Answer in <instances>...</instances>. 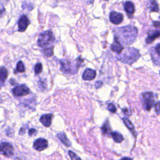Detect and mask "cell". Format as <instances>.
<instances>
[{"mask_svg": "<svg viewBox=\"0 0 160 160\" xmlns=\"http://www.w3.org/2000/svg\"><path fill=\"white\" fill-rule=\"evenodd\" d=\"M16 70L19 72H23L25 71L24 64L22 61H19L16 66Z\"/></svg>", "mask_w": 160, "mask_h": 160, "instance_id": "22", "label": "cell"}, {"mask_svg": "<svg viewBox=\"0 0 160 160\" xmlns=\"http://www.w3.org/2000/svg\"><path fill=\"white\" fill-rule=\"evenodd\" d=\"M52 114H44L40 118V122L44 125L45 127H49L51 124V119L52 118Z\"/></svg>", "mask_w": 160, "mask_h": 160, "instance_id": "14", "label": "cell"}, {"mask_svg": "<svg viewBox=\"0 0 160 160\" xmlns=\"http://www.w3.org/2000/svg\"><path fill=\"white\" fill-rule=\"evenodd\" d=\"M160 36L159 30H150L148 32V37L146 39V42L148 44L152 43L156 38Z\"/></svg>", "mask_w": 160, "mask_h": 160, "instance_id": "10", "label": "cell"}, {"mask_svg": "<svg viewBox=\"0 0 160 160\" xmlns=\"http://www.w3.org/2000/svg\"><path fill=\"white\" fill-rule=\"evenodd\" d=\"M105 1H108V0H105Z\"/></svg>", "mask_w": 160, "mask_h": 160, "instance_id": "32", "label": "cell"}, {"mask_svg": "<svg viewBox=\"0 0 160 160\" xmlns=\"http://www.w3.org/2000/svg\"><path fill=\"white\" fill-rule=\"evenodd\" d=\"M155 109L158 113L160 112V102H158L156 104H155Z\"/></svg>", "mask_w": 160, "mask_h": 160, "instance_id": "26", "label": "cell"}, {"mask_svg": "<svg viewBox=\"0 0 160 160\" xmlns=\"http://www.w3.org/2000/svg\"><path fill=\"white\" fill-rule=\"evenodd\" d=\"M139 56V53L137 49L132 48H128L124 50L119 59L124 63L132 64L137 61Z\"/></svg>", "mask_w": 160, "mask_h": 160, "instance_id": "2", "label": "cell"}, {"mask_svg": "<svg viewBox=\"0 0 160 160\" xmlns=\"http://www.w3.org/2000/svg\"><path fill=\"white\" fill-rule=\"evenodd\" d=\"M34 132H36V130H35L34 129H29V134L30 136H31V135H32L33 134H34Z\"/></svg>", "mask_w": 160, "mask_h": 160, "instance_id": "30", "label": "cell"}, {"mask_svg": "<svg viewBox=\"0 0 160 160\" xmlns=\"http://www.w3.org/2000/svg\"><path fill=\"white\" fill-rule=\"evenodd\" d=\"M152 24L155 28H160V22L159 21H153Z\"/></svg>", "mask_w": 160, "mask_h": 160, "instance_id": "28", "label": "cell"}, {"mask_svg": "<svg viewBox=\"0 0 160 160\" xmlns=\"http://www.w3.org/2000/svg\"><path fill=\"white\" fill-rule=\"evenodd\" d=\"M8 75V70L4 67H1L0 68V81L4 82L7 78Z\"/></svg>", "mask_w": 160, "mask_h": 160, "instance_id": "19", "label": "cell"}, {"mask_svg": "<svg viewBox=\"0 0 160 160\" xmlns=\"http://www.w3.org/2000/svg\"><path fill=\"white\" fill-rule=\"evenodd\" d=\"M48 146V141L44 138H39L36 139L33 144V148L38 151H41L46 149Z\"/></svg>", "mask_w": 160, "mask_h": 160, "instance_id": "7", "label": "cell"}, {"mask_svg": "<svg viewBox=\"0 0 160 160\" xmlns=\"http://www.w3.org/2000/svg\"><path fill=\"white\" fill-rule=\"evenodd\" d=\"M68 154L70 156L71 160H81V158L75 152H72V151H69Z\"/></svg>", "mask_w": 160, "mask_h": 160, "instance_id": "23", "label": "cell"}, {"mask_svg": "<svg viewBox=\"0 0 160 160\" xmlns=\"http://www.w3.org/2000/svg\"><path fill=\"white\" fill-rule=\"evenodd\" d=\"M101 131L103 134H109L110 133L111 131V129H110V126L109 124L108 123V121H106L104 124L101 127Z\"/></svg>", "mask_w": 160, "mask_h": 160, "instance_id": "21", "label": "cell"}, {"mask_svg": "<svg viewBox=\"0 0 160 160\" xmlns=\"http://www.w3.org/2000/svg\"><path fill=\"white\" fill-rule=\"evenodd\" d=\"M108 109L109 111H111V112H116V106L112 104V103H109L108 105Z\"/></svg>", "mask_w": 160, "mask_h": 160, "instance_id": "25", "label": "cell"}, {"mask_svg": "<svg viewBox=\"0 0 160 160\" xmlns=\"http://www.w3.org/2000/svg\"><path fill=\"white\" fill-rule=\"evenodd\" d=\"M111 134L112 138H113L114 141L116 142H118V143L121 142L124 139L122 136L118 132H111Z\"/></svg>", "mask_w": 160, "mask_h": 160, "instance_id": "18", "label": "cell"}, {"mask_svg": "<svg viewBox=\"0 0 160 160\" xmlns=\"http://www.w3.org/2000/svg\"><path fill=\"white\" fill-rule=\"evenodd\" d=\"M121 160H131V159L129 158H123L122 159H121Z\"/></svg>", "mask_w": 160, "mask_h": 160, "instance_id": "31", "label": "cell"}, {"mask_svg": "<svg viewBox=\"0 0 160 160\" xmlns=\"http://www.w3.org/2000/svg\"><path fill=\"white\" fill-rule=\"evenodd\" d=\"M142 96L144 108L146 111L151 110L152 107L154 105V98L153 93L151 92H146L142 94Z\"/></svg>", "mask_w": 160, "mask_h": 160, "instance_id": "4", "label": "cell"}, {"mask_svg": "<svg viewBox=\"0 0 160 160\" xmlns=\"http://www.w3.org/2000/svg\"><path fill=\"white\" fill-rule=\"evenodd\" d=\"M111 48L114 52H116L118 54H121L124 49L123 46L121 45L116 36L114 37V42L111 44Z\"/></svg>", "mask_w": 160, "mask_h": 160, "instance_id": "12", "label": "cell"}, {"mask_svg": "<svg viewBox=\"0 0 160 160\" xmlns=\"http://www.w3.org/2000/svg\"><path fill=\"white\" fill-rule=\"evenodd\" d=\"M155 51L160 56V44H158L156 47H155Z\"/></svg>", "mask_w": 160, "mask_h": 160, "instance_id": "27", "label": "cell"}, {"mask_svg": "<svg viewBox=\"0 0 160 160\" xmlns=\"http://www.w3.org/2000/svg\"><path fill=\"white\" fill-rule=\"evenodd\" d=\"M54 41V36L52 31H45L41 32L38 39V44L42 48L48 47L51 42Z\"/></svg>", "mask_w": 160, "mask_h": 160, "instance_id": "3", "label": "cell"}, {"mask_svg": "<svg viewBox=\"0 0 160 160\" xmlns=\"http://www.w3.org/2000/svg\"><path fill=\"white\" fill-rule=\"evenodd\" d=\"M43 54L47 57H51L53 54V48L52 47H45L42 49Z\"/></svg>", "mask_w": 160, "mask_h": 160, "instance_id": "20", "label": "cell"}, {"mask_svg": "<svg viewBox=\"0 0 160 160\" xmlns=\"http://www.w3.org/2000/svg\"><path fill=\"white\" fill-rule=\"evenodd\" d=\"M102 83L101 81H97L95 84V87L96 88H99L102 86Z\"/></svg>", "mask_w": 160, "mask_h": 160, "instance_id": "29", "label": "cell"}, {"mask_svg": "<svg viewBox=\"0 0 160 160\" xmlns=\"http://www.w3.org/2000/svg\"><path fill=\"white\" fill-rule=\"evenodd\" d=\"M118 36H116L117 38L121 39L124 44H131L136 38L138 31L137 29L132 26H128L121 28H118Z\"/></svg>", "mask_w": 160, "mask_h": 160, "instance_id": "1", "label": "cell"}, {"mask_svg": "<svg viewBox=\"0 0 160 160\" xmlns=\"http://www.w3.org/2000/svg\"><path fill=\"white\" fill-rule=\"evenodd\" d=\"M29 92V88L24 84L17 86L12 89V93L16 96H25L28 94Z\"/></svg>", "mask_w": 160, "mask_h": 160, "instance_id": "6", "label": "cell"}, {"mask_svg": "<svg viewBox=\"0 0 160 160\" xmlns=\"http://www.w3.org/2000/svg\"><path fill=\"white\" fill-rule=\"evenodd\" d=\"M30 21L26 15H22L18 21V28L19 31H24L29 26Z\"/></svg>", "mask_w": 160, "mask_h": 160, "instance_id": "9", "label": "cell"}, {"mask_svg": "<svg viewBox=\"0 0 160 160\" xmlns=\"http://www.w3.org/2000/svg\"><path fill=\"white\" fill-rule=\"evenodd\" d=\"M148 7L151 11L153 12H158L159 7L158 4L155 0H149L148 1Z\"/></svg>", "mask_w": 160, "mask_h": 160, "instance_id": "15", "label": "cell"}, {"mask_svg": "<svg viewBox=\"0 0 160 160\" xmlns=\"http://www.w3.org/2000/svg\"><path fill=\"white\" fill-rule=\"evenodd\" d=\"M58 137L59 139V140L66 146H71V142L67 138L65 134L62 133H59L58 134Z\"/></svg>", "mask_w": 160, "mask_h": 160, "instance_id": "16", "label": "cell"}, {"mask_svg": "<svg viewBox=\"0 0 160 160\" xmlns=\"http://www.w3.org/2000/svg\"><path fill=\"white\" fill-rule=\"evenodd\" d=\"M96 75V72L94 70L88 68L86 69L82 76V78L84 80H88V81H91L92 80L95 78Z\"/></svg>", "mask_w": 160, "mask_h": 160, "instance_id": "11", "label": "cell"}, {"mask_svg": "<svg viewBox=\"0 0 160 160\" xmlns=\"http://www.w3.org/2000/svg\"><path fill=\"white\" fill-rule=\"evenodd\" d=\"M123 121L125 124V125L127 126V128L131 131V132H132V134L136 136V131H135V129H134V126L133 124H132V122L128 119V118H123Z\"/></svg>", "mask_w": 160, "mask_h": 160, "instance_id": "17", "label": "cell"}, {"mask_svg": "<svg viewBox=\"0 0 160 160\" xmlns=\"http://www.w3.org/2000/svg\"><path fill=\"white\" fill-rule=\"evenodd\" d=\"M42 70V66L41 63H37L34 67V72L36 74H39Z\"/></svg>", "mask_w": 160, "mask_h": 160, "instance_id": "24", "label": "cell"}, {"mask_svg": "<svg viewBox=\"0 0 160 160\" xmlns=\"http://www.w3.org/2000/svg\"><path fill=\"white\" fill-rule=\"evenodd\" d=\"M109 19L112 24H119L123 20V15L121 13H119L116 11H112L109 14Z\"/></svg>", "mask_w": 160, "mask_h": 160, "instance_id": "8", "label": "cell"}, {"mask_svg": "<svg viewBox=\"0 0 160 160\" xmlns=\"http://www.w3.org/2000/svg\"><path fill=\"white\" fill-rule=\"evenodd\" d=\"M124 9L126 12L127 15L132 18L135 11L134 4L131 1H126L124 4Z\"/></svg>", "mask_w": 160, "mask_h": 160, "instance_id": "13", "label": "cell"}, {"mask_svg": "<svg viewBox=\"0 0 160 160\" xmlns=\"http://www.w3.org/2000/svg\"><path fill=\"white\" fill-rule=\"evenodd\" d=\"M0 152L7 157L12 156L14 154L13 146L9 142H1L0 144Z\"/></svg>", "mask_w": 160, "mask_h": 160, "instance_id": "5", "label": "cell"}]
</instances>
